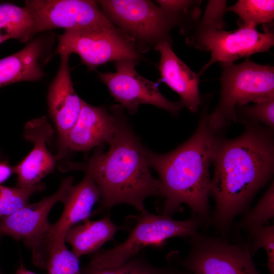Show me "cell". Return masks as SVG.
Segmentation results:
<instances>
[{
	"instance_id": "cell-6",
	"label": "cell",
	"mask_w": 274,
	"mask_h": 274,
	"mask_svg": "<svg viewBox=\"0 0 274 274\" xmlns=\"http://www.w3.org/2000/svg\"><path fill=\"white\" fill-rule=\"evenodd\" d=\"M202 222L197 216L180 221L146 210L141 213L136 226L124 242L112 249L93 253L89 263L102 267L120 266L147 246H161L165 240L173 237H190L198 232Z\"/></svg>"
},
{
	"instance_id": "cell-7",
	"label": "cell",
	"mask_w": 274,
	"mask_h": 274,
	"mask_svg": "<svg viewBox=\"0 0 274 274\" xmlns=\"http://www.w3.org/2000/svg\"><path fill=\"white\" fill-rule=\"evenodd\" d=\"M57 39L53 55L76 53L91 70L111 61L135 60L138 56L131 44L113 25L65 30Z\"/></svg>"
},
{
	"instance_id": "cell-30",
	"label": "cell",
	"mask_w": 274,
	"mask_h": 274,
	"mask_svg": "<svg viewBox=\"0 0 274 274\" xmlns=\"http://www.w3.org/2000/svg\"><path fill=\"white\" fill-rule=\"evenodd\" d=\"M15 274H37L26 268L23 264L21 263L17 268Z\"/></svg>"
},
{
	"instance_id": "cell-28",
	"label": "cell",
	"mask_w": 274,
	"mask_h": 274,
	"mask_svg": "<svg viewBox=\"0 0 274 274\" xmlns=\"http://www.w3.org/2000/svg\"><path fill=\"white\" fill-rule=\"evenodd\" d=\"M159 7L171 18L182 12H186L189 8L199 5L200 1H157Z\"/></svg>"
},
{
	"instance_id": "cell-15",
	"label": "cell",
	"mask_w": 274,
	"mask_h": 274,
	"mask_svg": "<svg viewBox=\"0 0 274 274\" xmlns=\"http://www.w3.org/2000/svg\"><path fill=\"white\" fill-rule=\"evenodd\" d=\"M54 133L52 126L44 116L26 123L22 137L31 142L33 147L23 160L13 167V173L17 176V187L26 188L39 184L53 171L57 159L47 146Z\"/></svg>"
},
{
	"instance_id": "cell-17",
	"label": "cell",
	"mask_w": 274,
	"mask_h": 274,
	"mask_svg": "<svg viewBox=\"0 0 274 274\" xmlns=\"http://www.w3.org/2000/svg\"><path fill=\"white\" fill-rule=\"evenodd\" d=\"M156 50L160 54V81L179 94L183 107L196 112L201 103L199 76L177 56L167 40L160 41Z\"/></svg>"
},
{
	"instance_id": "cell-29",
	"label": "cell",
	"mask_w": 274,
	"mask_h": 274,
	"mask_svg": "<svg viewBox=\"0 0 274 274\" xmlns=\"http://www.w3.org/2000/svg\"><path fill=\"white\" fill-rule=\"evenodd\" d=\"M13 173V167L6 161H0V185L9 178Z\"/></svg>"
},
{
	"instance_id": "cell-14",
	"label": "cell",
	"mask_w": 274,
	"mask_h": 274,
	"mask_svg": "<svg viewBox=\"0 0 274 274\" xmlns=\"http://www.w3.org/2000/svg\"><path fill=\"white\" fill-rule=\"evenodd\" d=\"M98 3L118 25L141 38H160L172 23L171 17L148 1L105 0Z\"/></svg>"
},
{
	"instance_id": "cell-12",
	"label": "cell",
	"mask_w": 274,
	"mask_h": 274,
	"mask_svg": "<svg viewBox=\"0 0 274 274\" xmlns=\"http://www.w3.org/2000/svg\"><path fill=\"white\" fill-rule=\"evenodd\" d=\"M74 179L68 176L62 179L58 189L37 202L27 203L0 221V235H8L18 241L23 240L32 249L49 229L51 224L48 214L53 206L62 202Z\"/></svg>"
},
{
	"instance_id": "cell-4",
	"label": "cell",
	"mask_w": 274,
	"mask_h": 274,
	"mask_svg": "<svg viewBox=\"0 0 274 274\" xmlns=\"http://www.w3.org/2000/svg\"><path fill=\"white\" fill-rule=\"evenodd\" d=\"M225 13L218 6H207L202 19L190 37L192 45L211 52V58L197 74L199 77L216 62H233L242 57L267 52L274 45L273 33L268 25H264L263 32L256 28L243 26L233 31L224 30Z\"/></svg>"
},
{
	"instance_id": "cell-31",
	"label": "cell",
	"mask_w": 274,
	"mask_h": 274,
	"mask_svg": "<svg viewBox=\"0 0 274 274\" xmlns=\"http://www.w3.org/2000/svg\"><path fill=\"white\" fill-rule=\"evenodd\" d=\"M173 274H192V273L187 270L186 271H178L176 270V271Z\"/></svg>"
},
{
	"instance_id": "cell-33",
	"label": "cell",
	"mask_w": 274,
	"mask_h": 274,
	"mask_svg": "<svg viewBox=\"0 0 274 274\" xmlns=\"http://www.w3.org/2000/svg\"><path fill=\"white\" fill-rule=\"evenodd\" d=\"M0 274H1V270H0Z\"/></svg>"
},
{
	"instance_id": "cell-10",
	"label": "cell",
	"mask_w": 274,
	"mask_h": 274,
	"mask_svg": "<svg viewBox=\"0 0 274 274\" xmlns=\"http://www.w3.org/2000/svg\"><path fill=\"white\" fill-rule=\"evenodd\" d=\"M25 6L35 22V33L55 28L65 30L112 26L93 1L29 0Z\"/></svg>"
},
{
	"instance_id": "cell-23",
	"label": "cell",
	"mask_w": 274,
	"mask_h": 274,
	"mask_svg": "<svg viewBox=\"0 0 274 274\" xmlns=\"http://www.w3.org/2000/svg\"><path fill=\"white\" fill-rule=\"evenodd\" d=\"M44 188L45 185L41 183L26 188H10L0 185V221L28 203L29 198Z\"/></svg>"
},
{
	"instance_id": "cell-26",
	"label": "cell",
	"mask_w": 274,
	"mask_h": 274,
	"mask_svg": "<svg viewBox=\"0 0 274 274\" xmlns=\"http://www.w3.org/2000/svg\"><path fill=\"white\" fill-rule=\"evenodd\" d=\"M236 116L239 114L246 120L255 123L261 122L270 128L274 127V97L255 103L253 106L236 108Z\"/></svg>"
},
{
	"instance_id": "cell-1",
	"label": "cell",
	"mask_w": 274,
	"mask_h": 274,
	"mask_svg": "<svg viewBox=\"0 0 274 274\" xmlns=\"http://www.w3.org/2000/svg\"><path fill=\"white\" fill-rule=\"evenodd\" d=\"M212 161L214 172L209 191L216 204L212 222L224 232L273 174L272 134L250 126L235 139L216 138Z\"/></svg>"
},
{
	"instance_id": "cell-18",
	"label": "cell",
	"mask_w": 274,
	"mask_h": 274,
	"mask_svg": "<svg viewBox=\"0 0 274 274\" xmlns=\"http://www.w3.org/2000/svg\"><path fill=\"white\" fill-rule=\"evenodd\" d=\"M43 43L36 39L21 50L0 59V88L22 81H36L44 76L39 62Z\"/></svg>"
},
{
	"instance_id": "cell-3",
	"label": "cell",
	"mask_w": 274,
	"mask_h": 274,
	"mask_svg": "<svg viewBox=\"0 0 274 274\" xmlns=\"http://www.w3.org/2000/svg\"><path fill=\"white\" fill-rule=\"evenodd\" d=\"M208 117L206 108L193 134L169 153L158 154L145 148L149 167L159 176L160 196L165 198L163 215L171 217L185 203L192 216L202 221L210 220L209 167L216 138L209 126Z\"/></svg>"
},
{
	"instance_id": "cell-20",
	"label": "cell",
	"mask_w": 274,
	"mask_h": 274,
	"mask_svg": "<svg viewBox=\"0 0 274 274\" xmlns=\"http://www.w3.org/2000/svg\"><path fill=\"white\" fill-rule=\"evenodd\" d=\"M35 34L33 17L25 6L0 4V36L6 41L14 39L24 43Z\"/></svg>"
},
{
	"instance_id": "cell-13",
	"label": "cell",
	"mask_w": 274,
	"mask_h": 274,
	"mask_svg": "<svg viewBox=\"0 0 274 274\" xmlns=\"http://www.w3.org/2000/svg\"><path fill=\"white\" fill-rule=\"evenodd\" d=\"M117 126V117L102 107L92 106L82 99L80 113L70 130L58 138L57 160L70 152H86L109 143Z\"/></svg>"
},
{
	"instance_id": "cell-8",
	"label": "cell",
	"mask_w": 274,
	"mask_h": 274,
	"mask_svg": "<svg viewBox=\"0 0 274 274\" xmlns=\"http://www.w3.org/2000/svg\"><path fill=\"white\" fill-rule=\"evenodd\" d=\"M190 244L180 264L192 274H260L249 245L232 244L198 232L190 236Z\"/></svg>"
},
{
	"instance_id": "cell-9",
	"label": "cell",
	"mask_w": 274,
	"mask_h": 274,
	"mask_svg": "<svg viewBox=\"0 0 274 274\" xmlns=\"http://www.w3.org/2000/svg\"><path fill=\"white\" fill-rule=\"evenodd\" d=\"M134 60L116 61V71L100 73V80L108 87L111 95L131 114L137 112L141 104H149L177 115L183 106L166 99L157 85L140 76L134 68Z\"/></svg>"
},
{
	"instance_id": "cell-11",
	"label": "cell",
	"mask_w": 274,
	"mask_h": 274,
	"mask_svg": "<svg viewBox=\"0 0 274 274\" xmlns=\"http://www.w3.org/2000/svg\"><path fill=\"white\" fill-rule=\"evenodd\" d=\"M100 199L99 190L88 175L77 185H73L62 201L64 208L59 219L51 224L49 229L31 249L32 262L36 265L44 264L49 250L64 242L67 230L80 221L87 219L93 207Z\"/></svg>"
},
{
	"instance_id": "cell-32",
	"label": "cell",
	"mask_w": 274,
	"mask_h": 274,
	"mask_svg": "<svg viewBox=\"0 0 274 274\" xmlns=\"http://www.w3.org/2000/svg\"><path fill=\"white\" fill-rule=\"evenodd\" d=\"M6 40L2 37L0 36V44L2 43H3L4 41H5Z\"/></svg>"
},
{
	"instance_id": "cell-22",
	"label": "cell",
	"mask_w": 274,
	"mask_h": 274,
	"mask_svg": "<svg viewBox=\"0 0 274 274\" xmlns=\"http://www.w3.org/2000/svg\"><path fill=\"white\" fill-rule=\"evenodd\" d=\"M170 267H156L141 257L132 258L115 267L99 266L90 263L81 269V274H173Z\"/></svg>"
},
{
	"instance_id": "cell-16",
	"label": "cell",
	"mask_w": 274,
	"mask_h": 274,
	"mask_svg": "<svg viewBox=\"0 0 274 274\" xmlns=\"http://www.w3.org/2000/svg\"><path fill=\"white\" fill-rule=\"evenodd\" d=\"M57 74L51 83L47 96L49 114L58 138L65 135L76 123L82 99L76 93L68 66L69 55H61Z\"/></svg>"
},
{
	"instance_id": "cell-25",
	"label": "cell",
	"mask_w": 274,
	"mask_h": 274,
	"mask_svg": "<svg viewBox=\"0 0 274 274\" xmlns=\"http://www.w3.org/2000/svg\"><path fill=\"white\" fill-rule=\"evenodd\" d=\"M274 217V185L270 184L256 205L243 218L241 227L248 229L251 234L266 224Z\"/></svg>"
},
{
	"instance_id": "cell-2",
	"label": "cell",
	"mask_w": 274,
	"mask_h": 274,
	"mask_svg": "<svg viewBox=\"0 0 274 274\" xmlns=\"http://www.w3.org/2000/svg\"><path fill=\"white\" fill-rule=\"evenodd\" d=\"M106 153L98 147L87 161L66 162L63 170H81L89 175L99 190L102 208L127 203L141 213L146 211L145 199L160 196V192L159 180L149 170L145 148L129 125L118 117Z\"/></svg>"
},
{
	"instance_id": "cell-21",
	"label": "cell",
	"mask_w": 274,
	"mask_h": 274,
	"mask_svg": "<svg viewBox=\"0 0 274 274\" xmlns=\"http://www.w3.org/2000/svg\"><path fill=\"white\" fill-rule=\"evenodd\" d=\"M226 11L235 13L239 16V26L256 28L272 23L274 19V1L239 0L231 6L226 7Z\"/></svg>"
},
{
	"instance_id": "cell-24",
	"label": "cell",
	"mask_w": 274,
	"mask_h": 274,
	"mask_svg": "<svg viewBox=\"0 0 274 274\" xmlns=\"http://www.w3.org/2000/svg\"><path fill=\"white\" fill-rule=\"evenodd\" d=\"M48 274H81L79 258L66 247L59 243L48 252L45 263Z\"/></svg>"
},
{
	"instance_id": "cell-5",
	"label": "cell",
	"mask_w": 274,
	"mask_h": 274,
	"mask_svg": "<svg viewBox=\"0 0 274 274\" xmlns=\"http://www.w3.org/2000/svg\"><path fill=\"white\" fill-rule=\"evenodd\" d=\"M222 74L219 103L209 114L208 122L215 132L228 122L237 121L236 108L274 97V67L261 65L249 57L239 64L220 63Z\"/></svg>"
},
{
	"instance_id": "cell-19",
	"label": "cell",
	"mask_w": 274,
	"mask_h": 274,
	"mask_svg": "<svg viewBox=\"0 0 274 274\" xmlns=\"http://www.w3.org/2000/svg\"><path fill=\"white\" fill-rule=\"evenodd\" d=\"M84 221L83 224L71 227L64 236V242L72 247V252L78 258L99 251L104 244L114 239L118 230L124 228L114 224L109 216L96 221Z\"/></svg>"
},
{
	"instance_id": "cell-27",
	"label": "cell",
	"mask_w": 274,
	"mask_h": 274,
	"mask_svg": "<svg viewBox=\"0 0 274 274\" xmlns=\"http://www.w3.org/2000/svg\"><path fill=\"white\" fill-rule=\"evenodd\" d=\"M252 242L249 245L253 256L258 249L263 248L267 255V267L270 274H274V226L266 224L251 234Z\"/></svg>"
}]
</instances>
